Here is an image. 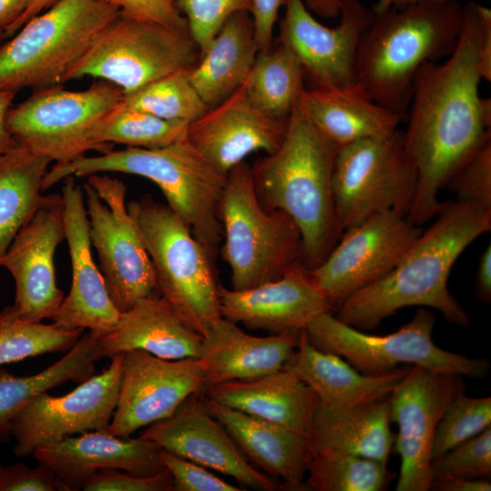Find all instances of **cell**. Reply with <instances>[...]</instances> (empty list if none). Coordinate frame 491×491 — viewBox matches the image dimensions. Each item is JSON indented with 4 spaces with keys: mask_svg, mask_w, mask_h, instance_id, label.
Returning a JSON list of instances; mask_svg holds the SVG:
<instances>
[{
    "mask_svg": "<svg viewBox=\"0 0 491 491\" xmlns=\"http://www.w3.org/2000/svg\"><path fill=\"white\" fill-rule=\"evenodd\" d=\"M478 4L464 6V25L444 63L426 62L415 75L405 121L404 148L417 172L410 222L422 225L436 215L439 192L461 165L491 139V99L478 93Z\"/></svg>",
    "mask_w": 491,
    "mask_h": 491,
    "instance_id": "cell-1",
    "label": "cell"
},
{
    "mask_svg": "<svg viewBox=\"0 0 491 491\" xmlns=\"http://www.w3.org/2000/svg\"><path fill=\"white\" fill-rule=\"evenodd\" d=\"M432 225L423 230L383 278L344 300L335 316L361 331L407 306L439 311L451 324L466 327L469 316L451 295L447 280L462 252L491 229V209L465 201L442 202Z\"/></svg>",
    "mask_w": 491,
    "mask_h": 491,
    "instance_id": "cell-2",
    "label": "cell"
},
{
    "mask_svg": "<svg viewBox=\"0 0 491 491\" xmlns=\"http://www.w3.org/2000/svg\"><path fill=\"white\" fill-rule=\"evenodd\" d=\"M338 146L311 123L299 100L284 139L251 165L257 198L266 210H282L297 225L303 263L320 265L342 235L334 207L332 175Z\"/></svg>",
    "mask_w": 491,
    "mask_h": 491,
    "instance_id": "cell-3",
    "label": "cell"
},
{
    "mask_svg": "<svg viewBox=\"0 0 491 491\" xmlns=\"http://www.w3.org/2000/svg\"><path fill=\"white\" fill-rule=\"evenodd\" d=\"M464 18L456 0L419 1L375 13L357 47L355 82L405 121L416 73L424 63L454 52Z\"/></svg>",
    "mask_w": 491,
    "mask_h": 491,
    "instance_id": "cell-4",
    "label": "cell"
},
{
    "mask_svg": "<svg viewBox=\"0 0 491 491\" xmlns=\"http://www.w3.org/2000/svg\"><path fill=\"white\" fill-rule=\"evenodd\" d=\"M108 172L139 175L155 183L166 205L215 260L223 235L219 207L226 175L217 172L186 136L162 147L127 146L55 164L44 176L42 191L67 176L87 177Z\"/></svg>",
    "mask_w": 491,
    "mask_h": 491,
    "instance_id": "cell-5",
    "label": "cell"
},
{
    "mask_svg": "<svg viewBox=\"0 0 491 491\" xmlns=\"http://www.w3.org/2000/svg\"><path fill=\"white\" fill-rule=\"evenodd\" d=\"M120 15L109 0H59L0 45V92L45 89L62 81Z\"/></svg>",
    "mask_w": 491,
    "mask_h": 491,
    "instance_id": "cell-6",
    "label": "cell"
},
{
    "mask_svg": "<svg viewBox=\"0 0 491 491\" xmlns=\"http://www.w3.org/2000/svg\"><path fill=\"white\" fill-rule=\"evenodd\" d=\"M155 275L159 295L205 336L220 318L215 260L170 207L150 195L127 204Z\"/></svg>",
    "mask_w": 491,
    "mask_h": 491,
    "instance_id": "cell-7",
    "label": "cell"
},
{
    "mask_svg": "<svg viewBox=\"0 0 491 491\" xmlns=\"http://www.w3.org/2000/svg\"><path fill=\"white\" fill-rule=\"evenodd\" d=\"M219 216L225 240L220 252L230 269L232 289L244 290L276 280L303 263L297 225L284 211L261 205L251 165L245 161L226 175Z\"/></svg>",
    "mask_w": 491,
    "mask_h": 491,
    "instance_id": "cell-8",
    "label": "cell"
},
{
    "mask_svg": "<svg viewBox=\"0 0 491 491\" xmlns=\"http://www.w3.org/2000/svg\"><path fill=\"white\" fill-rule=\"evenodd\" d=\"M436 315L416 310L410 322L388 335L375 336L338 320L331 312L315 317L304 329L317 349L343 356L356 370L382 375L412 364L434 371L471 378H484L489 371L486 358H469L438 347L432 339Z\"/></svg>",
    "mask_w": 491,
    "mask_h": 491,
    "instance_id": "cell-9",
    "label": "cell"
},
{
    "mask_svg": "<svg viewBox=\"0 0 491 491\" xmlns=\"http://www.w3.org/2000/svg\"><path fill=\"white\" fill-rule=\"evenodd\" d=\"M417 172L404 148V133L361 140L338 148L332 175L335 214L342 233L386 212L407 216Z\"/></svg>",
    "mask_w": 491,
    "mask_h": 491,
    "instance_id": "cell-10",
    "label": "cell"
},
{
    "mask_svg": "<svg viewBox=\"0 0 491 491\" xmlns=\"http://www.w3.org/2000/svg\"><path fill=\"white\" fill-rule=\"evenodd\" d=\"M200 55L188 30L119 15L66 73L62 84L91 76L126 94L173 72L192 68Z\"/></svg>",
    "mask_w": 491,
    "mask_h": 491,
    "instance_id": "cell-11",
    "label": "cell"
},
{
    "mask_svg": "<svg viewBox=\"0 0 491 491\" xmlns=\"http://www.w3.org/2000/svg\"><path fill=\"white\" fill-rule=\"evenodd\" d=\"M123 95L121 88L99 79L77 91L53 85L33 91L27 99L11 107L6 126L16 144L55 164L66 163L95 150L91 133Z\"/></svg>",
    "mask_w": 491,
    "mask_h": 491,
    "instance_id": "cell-12",
    "label": "cell"
},
{
    "mask_svg": "<svg viewBox=\"0 0 491 491\" xmlns=\"http://www.w3.org/2000/svg\"><path fill=\"white\" fill-rule=\"evenodd\" d=\"M83 191L91 245L115 307L123 313L159 295L153 265L127 209L125 184L108 175L95 174L87 176Z\"/></svg>",
    "mask_w": 491,
    "mask_h": 491,
    "instance_id": "cell-13",
    "label": "cell"
},
{
    "mask_svg": "<svg viewBox=\"0 0 491 491\" xmlns=\"http://www.w3.org/2000/svg\"><path fill=\"white\" fill-rule=\"evenodd\" d=\"M423 229L406 215L386 212L345 230L312 276L332 309L387 275Z\"/></svg>",
    "mask_w": 491,
    "mask_h": 491,
    "instance_id": "cell-14",
    "label": "cell"
},
{
    "mask_svg": "<svg viewBox=\"0 0 491 491\" xmlns=\"http://www.w3.org/2000/svg\"><path fill=\"white\" fill-rule=\"evenodd\" d=\"M465 389L460 375L412 366L391 392L389 420L398 428L396 449L401 458L396 490H429L437 424L448 404Z\"/></svg>",
    "mask_w": 491,
    "mask_h": 491,
    "instance_id": "cell-15",
    "label": "cell"
},
{
    "mask_svg": "<svg viewBox=\"0 0 491 491\" xmlns=\"http://www.w3.org/2000/svg\"><path fill=\"white\" fill-rule=\"evenodd\" d=\"M110 359L101 373L68 394L53 396L45 392L22 408L8 428L15 441L14 453L26 456L71 436L108 430L117 403L123 353Z\"/></svg>",
    "mask_w": 491,
    "mask_h": 491,
    "instance_id": "cell-16",
    "label": "cell"
},
{
    "mask_svg": "<svg viewBox=\"0 0 491 491\" xmlns=\"http://www.w3.org/2000/svg\"><path fill=\"white\" fill-rule=\"evenodd\" d=\"M206 388L200 358L167 360L144 350L124 352L117 403L107 431L128 437L171 416L187 397Z\"/></svg>",
    "mask_w": 491,
    "mask_h": 491,
    "instance_id": "cell-17",
    "label": "cell"
},
{
    "mask_svg": "<svg viewBox=\"0 0 491 491\" xmlns=\"http://www.w3.org/2000/svg\"><path fill=\"white\" fill-rule=\"evenodd\" d=\"M285 6L278 42L296 55L314 88L354 84L357 47L373 9L360 0H339V24L329 28L313 17L304 0H286Z\"/></svg>",
    "mask_w": 491,
    "mask_h": 491,
    "instance_id": "cell-18",
    "label": "cell"
},
{
    "mask_svg": "<svg viewBox=\"0 0 491 491\" xmlns=\"http://www.w3.org/2000/svg\"><path fill=\"white\" fill-rule=\"evenodd\" d=\"M65 240L62 195H42L31 218L8 246L1 267L15 281L14 307L30 321L51 319L64 299L56 283L55 255Z\"/></svg>",
    "mask_w": 491,
    "mask_h": 491,
    "instance_id": "cell-19",
    "label": "cell"
},
{
    "mask_svg": "<svg viewBox=\"0 0 491 491\" xmlns=\"http://www.w3.org/2000/svg\"><path fill=\"white\" fill-rule=\"evenodd\" d=\"M139 436L161 449L231 476L245 487L276 491L285 486L249 462L210 412L204 393L190 396L171 416L146 426Z\"/></svg>",
    "mask_w": 491,
    "mask_h": 491,
    "instance_id": "cell-20",
    "label": "cell"
},
{
    "mask_svg": "<svg viewBox=\"0 0 491 491\" xmlns=\"http://www.w3.org/2000/svg\"><path fill=\"white\" fill-rule=\"evenodd\" d=\"M63 181L61 195L72 284L51 320L65 329H87L103 335L116 325L121 313L111 300L104 276L93 259L84 191L75 176Z\"/></svg>",
    "mask_w": 491,
    "mask_h": 491,
    "instance_id": "cell-21",
    "label": "cell"
},
{
    "mask_svg": "<svg viewBox=\"0 0 491 491\" xmlns=\"http://www.w3.org/2000/svg\"><path fill=\"white\" fill-rule=\"evenodd\" d=\"M221 316L248 329L269 335L301 331L332 306L303 263L280 278L256 286L235 290L219 287Z\"/></svg>",
    "mask_w": 491,
    "mask_h": 491,
    "instance_id": "cell-22",
    "label": "cell"
},
{
    "mask_svg": "<svg viewBox=\"0 0 491 491\" xmlns=\"http://www.w3.org/2000/svg\"><path fill=\"white\" fill-rule=\"evenodd\" d=\"M287 119H276L261 112L241 85L190 122L186 138L217 172L226 175L254 152H275L284 139Z\"/></svg>",
    "mask_w": 491,
    "mask_h": 491,
    "instance_id": "cell-23",
    "label": "cell"
},
{
    "mask_svg": "<svg viewBox=\"0 0 491 491\" xmlns=\"http://www.w3.org/2000/svg\"><path fill=\"white\" fill-rule=\"evenodd\" d=\"M32 456L54 471L66 491L82 490L101 469H119L142 476L166 469L155 442L140 436L121 437L107 430L65 437L35 448Z\"/></svg>",
    "mask_w": 491,
    "mask_h": 491,
    "instance_id": "cell-24",
    "label": "cell"
},
{
    "mask_svg": "<svg viewBox=\"0 0 491 491\" xmlns=\"http://www.w3.org/2000/svg\"><path fill=\"white\" fill-rule=\"evenodd\" d=\"M301 331L256 336L223 316L216 319L203 336L199 356L205 366L206 390L284 368L298 346Z\"/></svg>",
    "mask_w": 491,
    "mask_h": 491,
    "instance_id": "cell-25",
    "label": "cell"
},
{
    "mask_svg": "<svg viewBox=\"0 0 491 491\" xmlns=\"http://www.w3.org/2000/svg\"><path fill=\"white\" fill-rule=\"evenodd\" d=\"M206 403L212 415L254 466L273 478L282 479L289 490H306L304 478L314 458L306 435L219 405L207 397Z\"/></svg>",
    "mask_w": 491,
    "mask_h": 491,
    "instance_id": "cell-26",
    "label": "cell"
},
{
    "mask_svg": "<svg viewBox=\"0 0 491 491\" xmlns=\"http://www.w3.org/2000/svg\"><path fill=\"white\" fill-rule=\"evenodd\" d=\"M203 336L189 326L159 295L121 313L116 325L98 335L102 357L144 350L167 360L199 358Z\"/></svg>",
    "mask_w": 491,
    "mask_h": 491,
    "instance_id": "cell-27",
    "label": "cell"
},
{
    "mask_svg": "<svg viewBox=\"0 0 491 491\" xmlns=\"http://www.w3.org/2000/svg\"><path fill=\"white\" fill-rule=\"evenodd\" d=\"M205 396L306 436L319 401L287 366L256 378L218 384L206 390Z\"/></svg>",
    "mask_w": 491,
    "mask_h": 491,
    "instance_id": "cell-28",
    "label": "cell"
},
{
    "mask_svg": "<svg viewBox=\"0 0 491 491\" xmlns=\"http://www.w3.org/2000/svg\"><path fill=\"white\" fill-rule=\"evenodd\" d=\"M389 396L348 407L318 401L307 433L314 456L341 453L386 463L394 442Z\"/></svg>",
    "mask_w": 491,
    "mask_h": 491,
    "instance_id": "cell-29",
    "label": "cell"
},
{
    "mask_svg": "<svg viewBox=\"0 0 491 491\" xmlns=\"http://www.w3.org/2000/svg\"><path fill=\"white\" fill-rule=\"evenodd\" d=\"M299 103L315 127L338 147L388 135L403 122L356 82L345 87L304 89Z\"/></svg>",
    "mask_w": 491,
    "mask_h": 491,
    "instance_id": "cell-30",
    "label": "cell"
},
{
    "mask_svg": "<svg viewBox=\"0 0 491 491\" xmlns=\"http://www.w3.org/2000/svg\"><path fill=\"white\" fill-rule=\"evenodd\" d=\"M296 349L286 366L321 403L333 406L348 407L387 396L410 368L403 366L382 375L363 374L341 356L315 347L304 329Z\"/></svg>",
    "mask_w": 491,
    "mask_h": 491,
    "instance_id": "cell-31",
    "label": "cell"
},
{
    "mask_svg": "<svg viewBox=\"0 0 491 491\" xmlns=\"http://www.w3.org/2000/svg\"><path fill=\"white\" fill-rule=\"evenodd\" d=\"M257 54L251 14L237 12L189 69V80L205 104L215 106L244 84Z\"/></svg>",
    "mask_w": 491,
    "mask_h": 491,
    "instance_id": "cell-32",
    "label": "cell"
},
{
    "mask_svg": "<svg viewBox=\"0 0 491 491\" xmlns=\"http://www.w3.org/2000/svg\"><path fill=\"white\" fill-rule=\"evenodd\" d=\"M100 358L98 335L88 331L64 357L35 375L16 376L0 366V441L10 436L9 424L22 408L67 381L84 382L95 375Z\"/></svg>",
    "mask_w": 491,
    "mask_h": 491,
    "instance_id": "cell-33",
    "label": "cell"
},
{
    "mask_svg": "<svg viewBox=\"0 0 491 491\" xmlns=\"http://www.w3.org/2000/svg\"><path fill=\"white\" fill-rule=\"evenodd\" d=\"M51 163L18 144L0 158V268L8 246L38 205Z\"/></svg>",
    "mask_w": 491,
    "mask_h": 491,
    "instance_id": "cell-34",
    "label": "cell"
},
{
    "mask_svg": "<svg viewBox=\"0 0 491 491\" xmlns=\"http://www.w3.org/2000/svg\"><path fill=\"white\" fill-rule=\"evenodd\" d=\"M305 72L296 55L285 45L258 53L242 85L249 101L276 119H287L305 89Z\"/></svg>",
    "mask_w": 491,
    "mask_h": 491,
    "instance_id": "cell-35",
    "label": "cell"
},
{
    "mask_svg": "<svg viewBox=\"0 0 491 491\" xmlns=\"http://www.w3.org/2000/svg\"><path fill=\"white\" fill-rule=\"evenodd\" d=\"M188 124L162 119L120 101L95 125L90 140L101 154L112 150L113 144L157 148L185 138Z\"/></svg>",
    "mask_w": 491,
    "mask_h": 491,
    "instance_id": "cell-36",
    "label": "cell"
},
{
    "mask_svg": "<svg viewBox=\"0 0 491 491\" xmlns=\"http://www.w3.org/2000/svg\"><path fill=\"white\" fill-rule=\"evenodd\" d=\"M85 330L30 321L14 306L0 310V366L48 353L70 350Z\"/></svg>",
    "mask_w": 491,
    "mask_h": 491,
    "instance_id": "cell-37",
    "label": "cell"
},
{
    "mask_svg": "<svg viewBox=\"0 0 491 491\" xmlns=\"http://www.w3.org/2000/svg\"><path fill=\"white\" fill-rule=\"evenodd\" d=\"M391 478L386 463L350 454L326 453L314 456L305 486L315 491H380L386 488Z\"/></svg>",
    "mask_w": 491,
    "mask_h": 491,
    "instance_id": "cell-38",
    "label": "cell"
},
{
    "mask_svg": "<svg viewBox=\"0 0 491 491\" xmlns=\"http://www.w3.org/2000/svg\"><path fill=\"white\" fill-rule=\"evenodd\" d=\"M189 69L173 72L124 94L121 102L162 119L190 123L209 107L192 85Z\"/></svg>",
    "mask_w": 491,
    "mask_h": 491,
    "instance_id": "cell-39",
    "label": "cell"
},
{
    "mask_svg": "<svg viewBox=\"0 0 491 491\" xmlns=\"http://www.w3.org/2000/svg\"><path fill=\"white\" fill-rule=\"evenodd\" d=\"M491 426V398L471 397L465 392L445 409L436 429L432 459Z\"/></svg>",
    "mask_w": 491,
    "mask_h": 491,
    "instance_id": "cell-40",
    "label": "cell"
},
{
    "mask_svg": "<svg viewBox=\"0 0 491 491\" xmlns=\"http://www.w3.org/2000/svg\"><path fill=\"white\" fill-rule=\"evenodd\" d=\"M435 476L489 479L491 476V426L432 459Z\"/></svg>",
    "mask_w": 491,
    "mask_h": 491,
    "instance_id": "cell-41",
    "label": "cell"
},
{
    "mask_svg": "<svg viewBox=\"0 0 491 491\" xmlns=\"http://www.w3.org/2000/svg\"><path fill=\"white\" fill-rule=\"evenodd\" d=\"M176 5L202 54L230 16L251 12L252 0H177Z\"/></svg>",
    "mask_w": 491,
    "mask_h": 491,
    "instance_id": "cell-42",
    "label": "cell"
},
{
    "mask_svg": "<svg viewBox=\"0 0 491 491\" xmlns=\"http://www.w3.org/2000/svg\"><path fill=\"white\" fill-rule=\"evenodd\" d=\"M446 187L456 193L457 200L491 209V139L461 165Z\"/></svg>",
    "mask_w": 491,
    "mask_h": 491,
    "instance_id": "cell-43",
    "label": "cell"
},
{
    "mask_svg": "<svg viewBox=\"0 0 491 491\" xmlns=\"http://www.w3.org/2000/svg\"><path fill=\"white\" fill-rule=\"evenodd\" d=\"M160 457L173 479V491H242L208 468L160 448Z\"/></svg>",
    "mask_w": 491,
    "mask_h": 491,
    "instance_id": "cell-44",
    "label": "cell"
},
{
    "mask_svg": "<svg viewBox=\"0 0 491 491\" xmlns=\"http://www.w3.org/2000/svg\"><path fill=\"white\" fill-rule=\"evenodd\" d=\"M85 491H173L167 469L152 476H135L119 469H101L84 485Z\"/></svg>",
    "mask_w": 491,
    "mask_h": 491,
    "instance_id": "cell-45",
    "label": "cell"
},
{
    "mask_svg": "<svg viewBox=\"0 0 491 491\" xmlns=\"http://www.w3.org/2000/svg\"><path fill=\"white\" fill-rule=\"evenodd\" d=\"M37 463L34 468L22 463L0 466V491H66L48 466Z\"/></svg>",
    "mask_w": 491,
    "mask_h": 491,
    "instance_id": "cell-46",
    "label": "cell"
},
{
    "mask_svg": "<svg viewBox=\"0 0 491 491\" xmlns=\"http://www.w3.org/2000/svg\"><path fill=\"white\" fill-rule=\"evenodd\" d=\"M125 18L152 22L188 30L187 22L176 5L177 0H109Z\"/></svg>",
    "mask_w": 491,
    "mask_h": 491,
    "instance_id": "cell-47",
    "label": "cell"
},
{
    "mask_svg": "<svg viewBox=\"0 0 491 491\" xmlns=\"http://www.w3.org/2000/svg\"><path fill=\"white\" fill-rule=\"evenodd\" d=\"M286 0H252L251 16L258 53L272 47L273 34L278 12Z\"/></svg>",
    "mask_w": 491,
    "mask_h": 491,
    "instance_id": "cell-48",
    "label": "cell"
},
{
    "mask_svg": "<svg viewBox=\"0 0 491 491\" xmlns=\"http://www.w3.org/2000/svg\"><path fill=\"white\" fill-rule=\"evenodd\" d=\"M479 16L478 70L482 79L491 81V9L477 5Z\"/></svg>",
    "mask_w": 491,
    "mask_h": 491,
    "instance_id": "cell-49",
    "label": "cell"
},
{
    "mask_svg": "<svg viewBox=\"0 0 491 491\" xmlns=\"http://www.w3.org/2000/svg\"><path fill=\"white\" fill-rule=\"evenodd\" d=\"M429 490L436 491H490L489 479L466 478L460 476H435Z\"/></svg>",
    "mask_w": 491,
    "mask_h": 491,
    "instance_id": "cell-50",
    "label": "cell"
},
{
    "mask_svg": "<svg viewBox=\"0 0 491 491\" xmlns=\"http://www.w3.org/2000/svg\"><path fill=\"white\" fill-rule=\"evenodd\" d=\"M474 294L482 303L491 301V245L489 244L479 257L475 279Z\"/></svg>",
    "mask_w": 491,
    "mask_h": 491,
    "instance_id": "cell-51",
    "label": "cell"
},
{
    "mask_svg": "<svg viewBox=\"0 0 491 491\" xmlns=\"http://www.w3.org/2000/svg\"><path fill=\"white\" fill-rule=\"evenodd\" d=\"M15 95L9 92H0V158L16 145L6 126V115L11 108Z\"/></svg>",
    "mask_w": 491,
    "mask_h": 491,
    "instance_id": "cell-52",
    "label": "cell"
},
{
    "mask_svg": "<svg viewBox=\"0 0 491 491\" xmlns=\"http://www.w3.org/2000/svg\"><path fill=\"white\" fill-rule=\"evenodd\" d=\"M31 0H0V29L11 26L27 9Z\"/></svg>",
    "mask_w": 491,
    "mask_h": 491,
    "instance_id": "cell-53",
    "label": "cell"
},
{
    "mask_svg": "<svg viewBox=\"0 0 491 491\" xmlns=\"http://www.w3.org/2000/svg\"><path fill=\"white\" fill-rule=\"evenodd\" d=\"M59 0H31L27 9L11 26L4 31L5 38L15 35L28 20L48 9Z\"/></svg>",
    "mask_w": 491,
    "mask_h": 491,
    "instance_id": "cell-54",
    "label": "cell"
},
{
    "mask_svg": "<svg viewBox=\"0 0 491 491\" xmlns=\"http://www.w3.org/2000/svg\"><path fill=\"white\" fill-rule=\"evenodd\" d=\"M306 8L325 18L339 16V0H305Z\"/></svg>",
    "mask_w": 491,
    "mask_h": 491,
    "instance_id": "cell-55",
    "label": "cell"
},
{
    "mask_svg": "<svg viewBox=\"0 0 491 491\" xmlns=\"http://www.w3.org/2000/svg\"><path fill=\"white\" fill-rule=\"evenodd\" d=\"M419 1L426 0H378L373 6V11L375 13H379L388 8H401Z\"/></svg>",
    "mask_w": 491,
    "mask_h": 491,
    "instance_id": "cell-56",
    "label": "cell"
},
{
    "mask_svg": "<svg viewBox=\"0 0 491 491\" xmlns=\"http://www.w3.org/2000/svg\"><path fill=\"white\" fill-rule=\"evenodd\" d=\"M4 39H5L4 31L0 29V45L3 43Z\"/></svg>",
    "mask_w": 491,
    "mask_h": 491,
    "instance_id": "cell-57",
    "label": "cell"
}]
</instances>
